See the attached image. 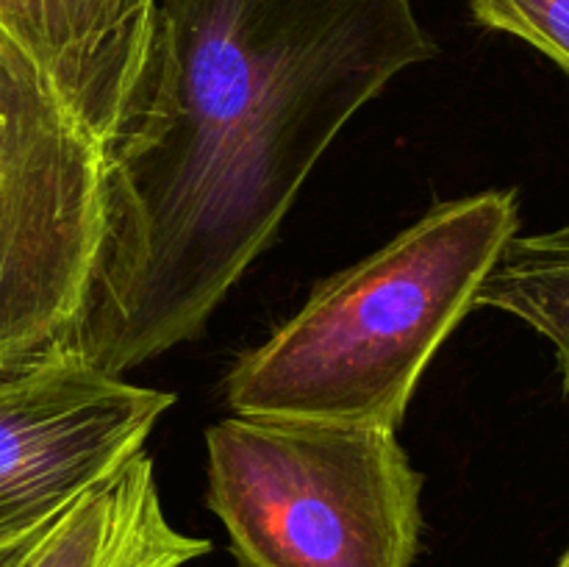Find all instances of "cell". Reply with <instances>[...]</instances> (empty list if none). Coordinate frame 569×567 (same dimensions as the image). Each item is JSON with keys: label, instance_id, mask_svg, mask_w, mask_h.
Masks as SVG:
<instances>
[{"label": "cell", "instance_id": "obj_7", "mask_svg": "<svg viewBox=\"0 0 569 567\" xmlns=\"http://www.w3.org/2000/svg\"><path fill=\"white\" fill-rule=\"evenodd\" d=\"M211 550L164 515L144 450L67 506L26 567H187Z\"/></svg>", "mask_w": 569, "mask_h": 567}, {"label": "cell", "instance_id": "obj_6", "mask_svg": "<svg viewBox=\"0 0 569 567\" xmlns=\"http://www.w3.org/2000/svg\"><path fill=\"white\" fill-rule=\"evenodd\" d=\"M159 0H0V28L103 148L133 98Z\"/></svg>", "mask_w": 569, "mask_h": 567}, {"label": "cell", "instance_id": "obj_2", "mask_svg": "<svg viewBox=\"0 0 569 567\" xmlns=\"http://www.w3.org/2000/svg\"><path fill=\"white\" fill-rule=\"evenodd\" d=\"M520 231L511 189L445 200L337 272L226 376L233 415L398 431L428 361Z\"/></svg>", "mask_w": 569, "mask_h": 567}, {"label": "cell", "instance_id": "obj_3", "mask_svg": "<svg viewBox=\"0 0 569 567\" xmlns=\"http://www.w3.org/2000/svg\"><path fill=\"white\" fill-rule=\"evenodd\" d=\"M206 504L233 567H411L422 476L398 431L233 415L206 428Z\"/></svg>", "mask_w": 569, "mask_h": 567}, {"label": "cell", "instance_id": "obj_4", "mask_svg": "<svg viewBox=\"0 0 569 567\" xmlns=\"http://www.w3.org/2000/svg\"><path fill=\"white\" fill-rule=\"evenodd\" d=\"M103 242V153L0 28V372L56 350Z\"/></svg>", "mask_w": 569, "mask_h": 567}, {"label": "cell", "instance_id": "obj_8", "mask_svg": "<svg viewBox=\"0 0 569 567\" xmlns=\"http://www.w3.org/2000/svg\"><path fill=\"white\" fill-rule=\"evenodd\" d=\"M476 309L506 311L548 339L569 395V226L511 237L478 289Z\"/></svg>", "mask_w": 569, "mask_h": 567}, {"label": "cell", "instance_id": "obj_5", "mask_svg": "<svg viewBox=\"0 0 569 567\" xmlns=\"http://www.w3.org/2000/svg\"><path fill=\"white\" fill-rule=\"evenodd\" d=\"M176 395L48 350L0 372V534L48 520L144 450Z\"/></svg>", "mask_w": 569, "mask_h": 567}, {"label": "cell", "instance_id": "obj_1", "mask_svg": "<svg viewBox=\"0 0 569 567\" xmlns=\"http://www.w3.org/2000/svg\"><path fill=\"white\" fill-rule=\"evenodd\" d=\"M433 56L411 0H159L56 350L122 376L198 337L350 117Z\"/></svg>", "mask_w": 569, "mask_h": 567}, {"label": "cell", "instance_id": "obj_9", "mask_svg": "<svg viewBox=\"0 0 569 567\" xmlns=\"http://www.w3.org/2000/svg\"><path fill=\"white\" fill-rule=\"evenodd\" d=\"M478 26L509 33L569 76V0H467Z\"/></svg>", "mask_w": 569, "mask_h": 567}, {"label": "cell", "instance_id": "obj_10", "mask_svg": "<svg viewBox=\"0 0 569 567\" xmlns=\"http://www.w3.org/2000/svg\"><path fill=\"white\" fill-rule=\"evenodd\" d=\"M56 517L28 523V526H17L11 531L0 534V567H26L37 545L48 534V528L56 523Z\"/></svg>", "mask_w": 569, "mask_h": 567}]
</instances>
